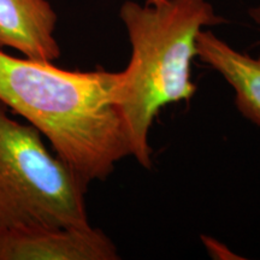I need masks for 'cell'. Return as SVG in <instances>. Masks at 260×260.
<instances>
[{
    "label": "cell",
    "mask_w": 260,
    "mask_h": 260,
    "mask_svg": "<svg viewBox=\"0 0 260 260\" xmlns=\"http://www.w3.org/2000/svg\"><path fill=\"white\" fill-rule=\"evenodd\" d=\"M103 230L86 226H0V260H117Z\"/></svg>",
    "instance_id": "277c9868"
},
{
    "label": "cell",
    "mask_w": 260,
    "mask_h": 260,
    "mask_svg": "<svg viewBox=\"0 0 260 260\" xmlns=\"http://www.w3.org/2000/svg\"><path fill=\"white\" fill-rule=\"evenodd\" d=\"M58 16L48 0H0V47L25 58L54 61L61 51L56 35Z\"/></svg>",
    "instance_id": "5b68a950"
},
{
    "label": "cell",
    "mask_w": 260,
    "mask_h": 260,
    "mask_svg": "<svg viewBox=\"0 0 260 260\" xmlns=\"http://www.w3.org/2000/svg\"><path fill=\"white\" fill-rule=\"evenodd\" d=\"M119 17L128 34L132 57L118 90V109L128 133L132 155L152 168L149 130L164 106L188 102L197 92L190 64L198 35L223 23L207 0H126Z\"/></svg>",
    "instance_id": "7a4b0ae2"
},
{
    "label": "cell",
    "mask_w": 260,
    "mask_h": 260,
    "mask_svg": "<svg viewBox=\"0 0 260 260\" xmlns=\"http://www.w3.org/2000/svg\"><path fill=\"white\" fill-rule=\"evenodd\" d=\"M248 15L256 24L260 25V3L256 6H254V8L249 9ZM259 59H260V56H259Z\"/></svg>",
    "instance_id": "52a82bcc"
},
{
    "label": "cell",
    "mask_w": 260,
    "mask_h": 260,
    "mask_svg": "<svg viewBox=\"0 0 260 260\" xmlns=\"http://www.w3.org/2000/svg\"><path fill=\"white\" fill-rule=\"evenodd\" d=\"M197 57L216 70L235 92L239 112L260 126V59L239 52L211 30L198 35Z\"/></svg>",
    "instance_id": "8992f818"
},
{
    "label": "cell",
    "mask_w": 260,
    "mask_h": 260,
    "mask_svg": "<svg viewBox=\"0 0 260 260\" xmlns=\"http://www.w3.org/2000/svg\"><path fill=\"white\" fill-rule=\"evenodd\" d=\"M88 184L0 100V226H86Z\"/></svg>",
    "instance_id": "3957f363"
},
{
    "label": "cell",
    "mask_w": 260,
    "mask_h": 260,
    "mask_svg": "<svg viewBox=\"0 0 260 260\" xmlns=\"http://www.w3.org/2000/svg\"><path fill=\"white\" fill-rule=\"evenodd\" d=\"M154 2H159V0H154Z\"/></svg>",
    "instance_id": "ba28073f"
},
{
    "label": "cell",
    "mask_w": 260,
    "mask_h": 260,
    "mask_svg": "<svg viewBox=\"0 0 260 260\" xmlns=\"http://www.w3.org/2000/svg\"><path fill=\"white\" fill-rule=\"evenodd\" d=\"M122 76V71L65 70L0 51V100L38 129L88 186L106 180L117 162L132 155L118 109Z\"/></svg>",
    "instance_id": "6da1fadb"
}]
</instances>
